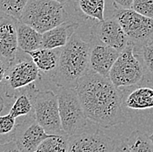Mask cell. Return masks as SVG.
Instances as JSON below:
<instances>
[{
  "instance_id": "6da1fadb",
  "label": "cell",
  "mask_w": 153,
  "mask_h": 152,
  "mask_svg": "<svg viewBox=\"0 0 153 152\" xmlns=\"http://www.w3.org/2000/svg\"><path fill=\"white\" fill-rule=\"evenodd\" d=\"M74 87L88 120L105 129L127 121L123 111L124 94L109 77L90 71Z\"/></svg>"
},
{
  "instance_id": "7a4b0ae2",
  "label": "cell",
  "mask_w": 153,
  "mask_h": 152,
  "mask_svg": "<svg viewBox=\"0 0 153 152\" xmlns=\"http://www.w3.org/2000/svg\"><path fill=\"white\" fill-rule=\"evenodd\" d=\"M91 42H86L74 32L62 47L56 71L51 76L57 87H74L76 81L91 71Z\"/></svg>"
},
{
  "instance_id": "3957f363",
  "label": "cell",
  "mask_w": 153,
  "mask_h": 152,
  "mask_svg": "<svg viewBox=\"0 0 153 152\" xmlns=\"http://www.w3.org/2000/svg\"><path fill=\"white\" fill-rule=\"evenodd\" d=\"M68 19L64 5L56 0H29L19 20L44 33Z\"/></svg>"
},
{
  "instance_id": "277c9868",
  "label": "cell",
  "mask_w": 153,
  "mask_h": 152,
  "mask_svg": "<svg viewBox=\"0 0 153 152\" xmlns=\"http://www.w3.org/2000/svg\"><path fill=\"white\" fill-rule=\"evenodd\" d=\"M57 95L64 133L70 137L84 132L88 118L75 87H58Z\"/></svg>"
},
{
  "instance_id": "5b68a950",
  "label": "cell",
  "mask_w": 153,
  "mask_h": 152,
  "mask_svg": "<svg viewBox=\"0 0 153 152\" xmlns=\"http://www.w3.org/2000/svg\"><path fill=\"white\" fill-rule=\"evenodd\" d=\"M144 77L142 60L135 53V44L129 41L128 45L115 61L109 78L117 87H131L137 85Z\"/></svg>"
},
{
  "instance_id": "8992f818",
  "label": "cell",
  "mask_w": 153,
  "mask_h": 152,
  "mask_svg": "<svg viewBox=\"0 0 153 152\" xmlns=\"http://www.w3.org/2000/svg\"><path fill=\"white\" fill-rule=\"evenodd\" d=\"M40 78V70L31 58L19 49L16 59L10 64L4 81L5 95L15 99L21 90L35 84Z\"/></svg>"
},
{
  "instance_id": "52a82bcc",
  "label": "cell",
  "mask_w": 153,
  "mask_h": 152,
  "mask_svg": "<svg viewBox=\"0 0 153 152\" xmlns=\"http://www.w3.org/2000/svg\"><path fill=\"white\" fill-rule=\"evenodd\" d=\"M36 121L50 135H66L62 129L57 95L51 90H38L33 97Z\"/></svg>"
},
{
  "instance_id": "ba28073f",
  "label": "cell",
  "mask_w": 153,
  "mask_h": 152,
  "mask_svg": "<svg viewBox=\"0 0 153 152\" xmlns=\"http://www.w3.org/2000/svg\"><path fill=\"white\" fill-rule=\"evenodd\" d=\"M115 18L118 21L135 48L142 47L153 38V19L145 17L132 9L117 10Z\"/></svg>"
},
{
  "instance_id": "9c48e42d",
  "label": "cell",
  "mask_w": 153,
  "mask_h": 152,
  "mask_svg": "<svg viewBox=\"0 0 153 152\" xmlns=\"http://www.w3.org/2000/svg\"><path fill=\"white\" fill-rule=\"evenodd\" d=\"M13 132V141L22 152H34L41 143L51 136L35 119L34 114L25 116Z\"/></svg>"
},
{
  "instance_id": "30bf717a",
  "label": "cell",
  "mask_w": 153,
  "mask_h": 152,
  "mask_svg": "<svg viewBox=\"0 0 153 152\" xmlns=\"http://www.w3.org/2000/svg\"><path fill=\"white\" fill-rule=\"evenodd\" d=\"M91 42L109 46L120 52L126 47L130 41L114 16L97 22L91 28Z\"/></svg>"
},
{
  "instance_id": "8fae6325",
  "label": "cell",
  "mask_w": 153,
  "mask_h": 152,
  "mask_svg": "<svg viewBox=\"0 0 153 152\" xmlns=\"http://www.w3.org/2000/svg\"><path fill=\"white\" fill-rule=\"evenodd\" d=\"M113 140L102 130H85L70 136L67 152H111Z\"/></svg>"
},
{
  "instance_id": "7c38bea8",
  "label": "cell",
  "mask_w": 153,
  "mask_h": 152,
  "mask_svg": "<svg viewBox=\"0 0 153 152\" xmlns=\"http://www.w3.org/2000/svg\"><path fill=\"white\" fill-rule=\"evenodd\" d=\"M17 20L0 13V56L12 63L19 52Z\"/></svg>"
},
{
  "instance_id": "4fadbf2b",
  "label": "cell",
  "mask_w": 153,
  "mask_h": 152,
  "mask_svg": "<svg viewBox=\"0 0 153 152\" xmlns=\"http://www.w3.org/2000/svg\"><path fill=\"white\" fill-rule=\"evenodd\" d=\"M90 66L91 71L109 77L111 67L120 54V51L100 43L91 42Z\"/></svg>"
},
{
  "instance_id": "5bb4252c",
  "label": "cell",
  "mask_w": 153,
  "mask_h": 152,
  "mask_svg": "<svg viewBox=\"0 0 153 152\" xmlns=\"http://www.w3.org/2000/svg\"><path fill=\"white\" fill-rule=\"evenodd\" d=\"M78 28V24L74 22H65L54 28L43 33L42 48L56 49L64 47L70 38Z\"/></svg>"
},
{
  "instance_id": "9a60e30c",
  "label": "cell",
  "mask_w": 153,
  "mask_h": 152,
  "mask_svg": "<svg viewBox=\"0 0 153 152\" xmlns=\"http://www.w3.org/2000/svg\"><path fill=\"white\" fill-rule=\"evenodd\" d=\"M61 49L62 48H40L35 51L27 52L26 53L31 58L40 72L47 74L51 77L57 69Z\"/></svg>"
},
{
  "instance_id": "2e32d148",
  "label": "cell",
  "mask_w": 153,
  "mask_h": 152,
  "mask_svg": "<svg viewBox=\"0 0 153 152\" xmlns=\"http://www.w3.org/2000/svg\"><path fill=\"white\" fill-rule=\"evenodd\" d=\"M17 34L19 50L27 53L42 48L43 33L19 19L17 20Z\"/></svg>"
},
{
  "instance_id": "e0dca14e",
  "label": "cell",
  "mask_w": 153,
  "mask_h": 152,
  "mask_svg": "<svg viewBox=\"0 0 153 152\" xmlns=\"http://www.w3.org/2000/svg\"><path fill=\"white\" fill-rule=\"evenodd\" d=\"M124 106L134 110H143L153 108V88L138 87L124 96Z\"/></svg>"
},
{
  "instance_id": "ac0fdd59",
  "label": "cell",
  "mask_w": 153,
  "mask_h": 152,
  "mask_svg": "<svg viewBox=\"0 0 153 152\" xmlns=\"http://www.w3.org/2000/svg\"><path fill=\"white\" fill-rule=\"evenodd\" d=\"M105 0H74L76 11L85 19L105 20Z\"/></svg>"
},
{
  "instance_id": "d6986e66",
  "label": "cell",
  "mask_w": 153,
  "mask_h": 152,
  "mask_svg": "<svg viewBox=\"0 0 153 152\" xmlns=\"http://www.w3.org/2000/svg\"><path fill=\"white\" fill-rule=\"evenodd\" d=\"M69 136L51 135L44 140L34 152H67Z\"/></svg>"
},
{
  "instance_id": "ffe728a7",
  "label": "cell",
  "mask_w": 153,
  "mask_h": 152,
  "mask_svg": "<svg viewBox=\"0 0 153 152\" xmlns=\"http://www.w3.org/2000/svg\"><path fill=\"white\" fill-rule=\"evenodd\" d=\"M135 53L138 54L144 68V77L153 83V40H150L142 47L135 48Z\"/></svg>"
},
{
  "instance_id": "44dd1931",
  "label": "cell",
  "mask_w": 153,
  "mask_h": 152,
  "mask_svg": "<svg viewBox=\"0 0 153 152\" xmlns=\"http://www.w3.org/2000/svg\"><path fill=\"white\" fill-rule=\"evenodd\" d=\"M131 152H153V143L150 136L141 131H134L127 137Z\"/></svg>"
},
{
  "instance_id": "7402d4cb",
  "label": "cell",
  "mask_w": 153,
  "mask_h": 152,
  "mask_svg": "<svg viewBox=\"0 0 153 152\" xmlns=\"http://www.w3.org/2000/svg\"><path fill=\"white\" fill-rule=\"evenodd\" d=\"M29 0H0V13L20 19Z\"/></svg>"
},
{
  "instance_id": "603a6c76",
  "label": "cell",
  "mask_w": 153,
  "mask_h": 152,
  "mask_svg": "<svg viewBox=\"0 0 153 152\" xmlns=\"http://www.w3.org/2000/svg\"><path fill=\"white\" fill-rule=\"evenodd\" d=\"M16 118L10 114L0 115V144L13 141Z\"/></svg>"
},
{
  "instance_id": "cb8c5ba5",
  "label": "cell",
  "mask_w": 153,
  "mask_h": 152,
  "mask_svg": "<svg viewBox=\"0 0 153 152\" xmlns=\"http://www.w3.org/2000/svg\"><path fill=\"white\" fill-rule=\"evenodd\" d=\"M131 9L145 17L153 19V0H134Z\"/></svg>"
},
{
  "instance_id": "d4e9b609",
  "label": "cell",
  "mask_w": 153,
  "mask_h": 152,
  "mask_svg": "<svg viewBox=\"0 0 153 152\" xmlns=\"http://www.w3.org/2000/svg\"><path fill=\"white\" fill-rule=\"evenodd\" d=\"M111 152H131L127 138L120 136L113 139Z\"/></svg>"
},
{
  "instance_id": "484cf974",
  "label": "cell",
  "mask_w": 153,
  "mask_h": 152,
  "mask_svg": "<svg viewBox=\"0 0 153 152\" xmlns=\"http://www.w3.org/2000/svg\"><path fill=\"white\" fill-rule=\"evenodd\" d=\"M10 64L11 63H10L9 61L6 60L4 58L0 56V83L4 82Z\"/></svg>"
},
{
  "instance_id": "4316f807",
  "label": "cell",
  "mask_w": 153,
  "mask_h": 152,
  "mask_svg": "<svg viewBox=\"0 0 153 152\" xmlns=\"http://www.w3.org/2000/svg\"><path fill=\"white\" fill-rule=\"evenodd\" d=\"M0 152H22L14 141L0 144Z\"/></svg>"
},
{
  "instance_id": "83f0119b",
  "label": "cell",
  "mask_w": 153,
  "mask_h": 152,
  "mask_svg": "<svg viewBox=\"0 0 153 152\" xmlns=\"http://www.w3.org/2000/svg\"><path fill=\"white\" fill-rule=\"evenodd\" d=\"M112 2L117 10L131 9L134 0H112Z\"/></svg>"
},
{
  "instance_id": "f1b7e54d",
  "label": "cell",
  "mask_w": 153,
  "mask_h": 152,
  "mask_svg": "<svg viewBox=\"0 0 153 152\" xmlns=\"http://www.w3.org/2000/svg\"><path fill=\"white\" fill-rule=\"evenodd\" d=\"M4 108V101L2 95H0V113L3 111Z\"/></svg>"
},
{
  "instance_id": "f546056e",
  "label": "cell",
  "mask_w": 153,
  "mask_h": 152,
  "mask_svg": "<svg viewBox=\"0 0 153 152\" xmlns=\"http://www.w3.org/2000/svg\"><path fill=\"white\" fill-rule=\"evenodd\" d=\"M56 1H57V2H59L60 4H62V5H66V4H68L69 3V1L70 0H56Z\"/></svg>"
},
{
  "instance_id": "4dcf8cb0",
  "label": "cell",
  "mask_w": 153,
  "mask_h": 152,
  "mask_svg": "<svg viewBox=\"0 0 153 152\" xmlns=\"http://www.w3.org/2000/svg\"><path fill=\"white\" fill-rule=\"evenodd\" d=\"M150 138H151V140L152 141V143H153V133L150 135Z\"/></svg>"
},
{
  "instance_id": "1f68e13d",
  "label": "cell",
  "mask_w": 153,
  "mask_h": 152,
  "mask_svg": "<svg viewBox=\"0 0 153 152\" xmlns=\"http://www.w3.org/2000/svg\"><path fill=\"white\" fill-rule=\"evenodd\" d=\"M152 40H153V38H152Z\"/></svg>"
}]
</instances>
